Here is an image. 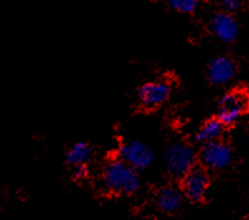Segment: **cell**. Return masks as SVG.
Wrapping results in <instances>:
<instances>
[{
    "label": "cell",
    "instance_id": "cell-6",
    "mask_svg": "<svg viewBox=\"0 0 249 220\" xmlns=\"http://www.w3.org/2000/svg\"><path fill=\"white\" fill-rule=\"evenodd\" d=\"M171 93L170 85L165 81H149L139 89V101L147 110H154L165 103Z\"/></svg>",
    "mask_w": 249,
    "mask_h": 220
},
{
    "label": "cell",
    "instance_id": "cell-1",
    "mask_svg": "<svg viewBox=\"0 0 249 220\" xmlns=\"http://www.w3.org/2000/svg\"><path fill=\"white\" fill-rule=\"evenodd\" d=\"M102 180L105 187L116 194H134L140 187V177L136 170L120 157L105 166Z\"/></svg>",
    "mask_w": 249,
    "mask_h": 220
},
{
    "label": "cell",
    "instance_id": "cell-7",
    "mask_svg": "<svg viewBox=\"0 0 249 220\" xmlns=\"http://www.w3.org/2000/svg\"><path fill=\"white\" fill-rule=\"evenodd\" d=\"M209 186V176L201 168H193L184 175L182 193L192 202H200L207 194Z\"/></svg>",
    "mask_w": 249,
    "mask_h": 220
},
{
    "label": "cell",
    "instance_id": "cell-9",
    "mask_svg": "<svg viewBox=\"0 0 249 220\" xmlns=\"http://www.w3.org/2000/svg\"><path fill=\"white\" fill-rule=\"evenodd\" d=\"M235 76V65L228 57H216L209 63L208 78L215 86H224Z\"/></svg>",
    "mask_w": 249,
    "mask_h": 220
},
{
    "label": "cell",
    "instance_id": "cell-10",
    "mask_svg": "<svg viewBox=\"0 0 249 220\" xmlns=\"http://www.w3.org/2000/svg\"><path fill=\"white\" fill-rule=\"evenodd\" d=\"M156 204L165 213H174L181 206L182 191L175 186H166L159 191Z\"/></svg>",
    "mask_w": 249,
    "mask_h": 220
},
{
    "label": "cell",
    "instance_id": "cell-5",
    "mask_svg": "<svg viewBox=\"0 0 249 220\" xmlns=\"http://www.w3.org/2000/svg\"><path fill=\"white\" fill-rule=\"evenodd\" d=\"M231 149L222 140L205 142L201 147L200 161L205 168L220 170L231 165Z\"/></svg>",
    "mask_w": 249,
    "mask_h": 220
},
{
    "label": "cell",
    "instance_id": "cell-4",
    "mask_svg": "<svg viewBox=\"0 0 249 220\" xmlns=\"http://www.w3.org/2000/svg\"><path fill=\"white\" fill-rule=\"evenodd\" d=\"M120 159L135 170H145L154 161L151 149L142 141L134 140L124 144L120 149Z\"/></svg>",
    "mask_w": 249,
    "mask_h": 220
},
{
    "label": "cell",
    "instance_id": "cell-11",
    "mask_svg": "<svg viewBox=\"0 0 249 220\" xmlns=\"http://www.w3.org/2000/svg\"><path fill=\"white\" fill-rule=\"evenodd\" d=\"M225 127L216 117L208 119L207 122L203 123L201 127L196 132V140L199 142H212V141L220 140L224 135Z\"/></svg>",
    "mask_w": 249,
    "mask_h": 220
},
{
    "label": "cell",
    "instance_id": "cell-13",
    "mask_svg": "<svg viewBox=\"0 0 249 220\" xmlns=\"http://www.w3.org/2000/svg\"><path fill=\"white\" fill-rule=\"evenodd\" d=\"M200 0H167V3L173 10L182 14H192L199 6Z\"/></svg>",
    "mask_w": 249,
    "mask_h": 220
},
{
    "label": "cell",
    "instance_id": "cell-2",
    "mask_svg": "<svg viewBox=\"0 0 249 220\" xmlns=\"http://www.w3.org/2000/svg\"><path fill=\"white\" fill-rule=\"evenodd\" d=\"M196 155L190 145H171L165 152V164L167 170L174 176H184L195 165Z\"/></svg>",
    "mask_w": 249,
    "mask_h": 220
},
{
    "label": "cell",
    "instance_id": "cell-12",
    "mask_svg": "<svg viewBox=\"0 0 249 220\" xmlns=\"http://www.w3.org/2000/svg\"><path fill=\"white\" fill-rule=\"evenodd\" d=\"M91 156V147L86 142H76L70 147L67 155H66V160L70 165L77 166V165H85L87 160Z\"/></svg>",
    "mask_w": 249,
    "mask_h": 220
},
{
    "label": "cell",
    "instance_id": "cell-14",
    "mask_svg": "<svg viewBox=\"0 0 249 220\" xmlns=\"http://www.w3.org/2000/svg\"><path fill=\"white\" fill-rule=\"evenodd\" d=\"M220 8L222 12L233 14L242 8V0H220Z\"/></svg>",
    "mask_w": 249,
    "mask_h": 220
},
{
    "label": "cell",
    "instance_id": "cell-8",
    "mask_svg": "<svg viewBox=\"0 0 249 220\" xmlns=\"http://www.w3.org/2000/svg\"><path fill=\"white\" fill-rule=\"evenodd\" d=\"M210 32L223 43H233L239 35V24L233 14L220 12L210 20Z\"/></svg>",
    "mask_w": 249,
    "mask_h": 220
},
{
    "label": "cell",
    "instance_id": "cell-3",
    "mask_svg": "<svg viewBox=\"0 0 249 220\" xmlns=\"http://www.w3.org/2000/svg\"><path fill=\"white\" fill-rule=\"evenodd\" d=\"M248 102L247 96L240 92H229L219 101L216 118L224 126H231L246 113Z\"/></svg>",
    "mask_w": 249,
    "mask_h": 220
},
{
    "label": "cell",
    "instance_id": "cell-15",
    "mask_svg": "<svg viewBox=\"0 0 249 220\" xmlns=\"http://www.w3.org/2000/svg\"><path fill=\"white\" fill-rule=\"evenodd\" d=\"M73 168H74V170H73V176L76 177V179H78V180L83 179V177L86 176V174H87L85 165H77L73 166Z\"/></svg>",
    "mask_w": 249,
    "mask_h": 220
}]
</instances>
